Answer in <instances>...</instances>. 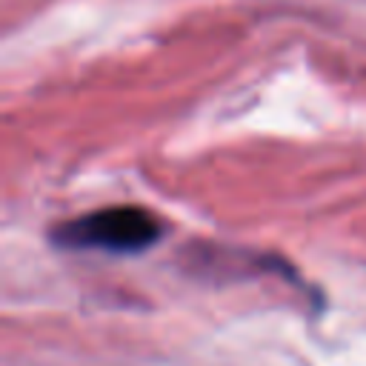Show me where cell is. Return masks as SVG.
Instances as JSON below:
<instances>
[{"instance_id":"6da1fadb","label":"cell","mask_w":366,"mask_h":366,"mask_svg":"<svg viewBox=\"0 0 366 366\" xmlns=\"http://www.w3.org/2000/svg\"><path fill=\"white\" fill-rule=\"evenodd\" d=\"M160 237V223L140 206H109L83 217L66 220L51 232L63 249H103V252H143Z\"/></svg>"}]
</instances>
